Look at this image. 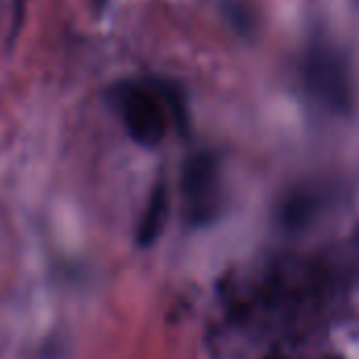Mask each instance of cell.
<instances>
[{
	"mask_svg": "<svg viewBox=\"0 0 359 359\" xmlns=\"http://www.w3.org/2000/svg\"><path fill=\"white\" fill-rule=\"evenodd\" d=\"M109 101L114 103L128 137L141 147H158L168 133L170 120L185 130L187 109L175 84L162 80L118 82Z\"/></svg>",
	"mask_w": 359,
	"mask_h": 359,
	"instance_id": "1",
	"label": "cell"
},
{
	"mask_svg": "<svg viewBox=\"0 0 359 359\" xmlns=\"http://www.w3.org/2000/svg\"><path fill=\"white\" fill-rule=\"evenodd\" d=\"M301 78L309 97L334 116L355 107V82L347 55L328 38H313L301 61Z\"/></svg>",
	"mask_w": 359,
	"mask_h": 359,
	"instance_id": "2",
	"label": "cell"
},
{
	"mask_svg": "<svg viewBox=\"0 0 359 359\" xmlns=\"http://www.w3.org/2000/svg\"><path fill=\"white\" fill-rule=\"evenodd\" d=\"M181 191L187 219L194 227L210 225L223 208L221 162L212 151L191 154L181 172Z\"/></svg>",
	"mask_w": 359,
	"mask_h": 359,
	"instance_id": "3",
	"label": "cell"
},
{
	"mask_svg": "<svg viewBox=\"0 0 359 359\" xmlns=\"http://www.w3.org/2000/svg\"><path fill=\"white\" fill-rule=\"evenodd\" d=\"M166 217H168V191L164 183H158L151 189L145 210L141 215L139 229H137V244L143 248L151 246L160 238Z\"/></svg>",
	"mask_w": 359,
	"mask_h": 359,
	"instance_id": "4",
	"label": "cell"
},
{
	"mask_svg": "<svg viewBox=\"0 0 359 359\" xmlns=\"http://www.w3.org/2000/svg\"><path fill=\"white\" fill-rule=\"evenodd\" d=\"M223 11H225L227 21L231 23V27L240 36L248 38V36H252L257 32V25H259L257 11L248 0H225Z\"/></svg>",
	"mask_w": 359,
	"mask_h": 359,
	"instance_id": "5",
	"label": "cell"
},
{
	"mask_svg": "<svg viewBox=\"0 0 359 359\" xmlns=\"http://www.w3.org/2000/svg\"><path fill=\"white\" fill-rule=\"evenodd\" d=\"M17 2V11H15V19H17V23H15V29H13V36H15V32H17V27H19V21H21V17H23V2L25 0H15Z\"/></svg>",
	"mask_w": 359,
	"mask_h": 359,
	"instance_id": "6",
	"label": "cell"
}]
</instances>
